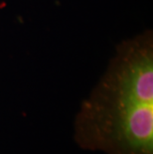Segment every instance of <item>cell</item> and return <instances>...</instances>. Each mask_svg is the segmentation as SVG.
Listing matches in <instances>:
<instances>
[{
	"mask_svg": "<svg viewBox=\"0 0 153 154\" xmlns=\"http://www.w3.org/2000/svg\"><path fill=\"white\" fill-rule=\"evenodd\" d=\"M75 139L106 154H153V34L120 43L105 74L83 101Z\"/></svg>",
	"mask_w": 153,
	"mask_h": 154,
	"instance_id": "1",
	"label": "cell"
}]
</instances>
